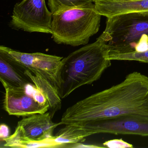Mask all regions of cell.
Wrapping results in <instances>:
<instances>
[{
  "label": "cell",
  "mask_w": 148,
  "mask_h": 148,
  "mask_svg": "<svg viewBox=\"0 0 148 148\" xmlns=\"http://www.w3.org/2000/svg\"><path fill=\"white\" fill-rule=\"evenodd\" d=\"M130 114L148 116V77L138 72L129 73L119 84L68 107L61 122L80 125Z\"/></svg>",
  "instance_id": "cell-1"
},
{
  "label": "cell",
  "mask_w": 148,
  "mask_h": 148,
  "mask_svg": "<svg viewBox=\"0 0 148 148\" xmlns=\"http://www.w3.org/2000/svg\"><path fill=\"white\" fill-rule=\"evenodd\" d=\"M109 47L99 36L94 43L71 53L62 60L59 95L65 98L79 87L98 80L111 66Z\"/></svg>",
  "instance_id": "cell-2"
},
{
  "label": "cell",
  "mask_w": 148,
  "mask_h": 148,
  "mask_svg": "<svg viewBox=\"0 0 148 148\" xmlns=\"http://www.w3.org/2000/svg\"><path fill=\"white\" fill-rule=\"evenodd\" d=\"M100 37L108 46L109 54L145 51L148 49V12L128 13L107 18Z\"/></svg>",
  "instance_id": "cell-3"
},
{
  "label": "cell",
  "mask_w": 148,
  "mask_h": 148,
  "mask_svg": "<svg viewBox=\"0 0 148 148\" xmlns=\"http://www.w3.org/2000/svg\"><path fill=\"white\" fill-rule=\"evenodd\" d=\"M101 16L96 12L94 3L53 14V40L74 47L87 45L98 32Z\"/></svg>",
  "instance_id": "cell-4"
},
{
  "label": "cell",
  "mask_w": 148,
  "mask_h": 148,
  "mask_svg": "<svg viewBox=\"0 0 148 148\" xmlns=\"http://www.w3.org/2000/svg\"><path fill=\"white\" fill-rule=\"evenodd\" d=\"M0 54L21 70L27 69L40 74L54 86L59 94L61 87L60 73L64 58L41 53L21 52L4 46H0Z\"/></svg>",
  "instance_id": "cell-5"
},
{
  "label": "cell",
  "mask_w": 148,
  "mask_h": 148,
  "mask_svg": "<svg viewBox=\"0 0 148 148\" xmlns=\"http://www.w3.org/2000/svg\"><path fill=\"white\" fill-rule=\"evenodd\" d=\"M52 18L45 0H23L14 6L10 25L17 30L51 34Z\"/></svg>",
  "instance_id": "cell-6"
},
{
  "label": "cell",
  "mask_w": 148,
  "mask_h": 148,
  "mask_svg": "<svg viewBox=\"0 0 148 148\" xmlns=\"http://www.w3.org/2000/svg\"><path fill=\"white\" fill-rule=\"evenodd\" d=\"M5 89L4 107L10 115L28 116L47 112L50 106L44 94L34 86L32 93L25 88H16L1 80Z\"/></svg>",
  "instance_id": "cell-7"
},
{
  "label": "cell",
  "mask_w": 148,
  "mask_h": 148,
  "mask_svg": "<svg viewBox=\"0 0 148 148\" xmlns=\"http://www.w3.org/2000/svg\"><path fill=\"white\" fill-rule=\"evenodd\" d=\"M91 135L98 133L148 136V116L125 114L86 122L80 125Z\"/></svg>",
  "instance_id": "cell-8"
},
{
  "label": "cell",
  "mask_w": 148,
  "mask_h": 148,
  "mask_svg": "<svg viewBox=\"0 0 148 148\" xmlns=\"http://www.w3.org/2000/svg\"><path fill=\"white\" fill-rule=\"evenodd\" d=\"M50 112L38 113L24 118L18 123L25 135L36 141H44L54 138L53 132L61 122L54 123Z\"/></svg>",
  "instance_id": "cell-9"
},
{
  "label": "cell",
  "mask_w": 148,
  "mask_h": 148,
  "mask_svg": "<svg viewBox=\"0 0 148 148\" xmlns=\"http://www.w3.org/2000/svg\"><path fill=\"white\" fill-rule=\"evenodd\" d=\"M96 12L106 18L122 14L148 12V0H93Z\"/></svg>",
  "instance_id": "cell-10"
},
{
  "label": "cell",
  "mask_w": 148,
  "mask_h": 148,
  "mask_svg": "<svg viewBox=\"0 0 148 148\" xmlns=\"http://www.w3.org/2000/svg\"><path fill=\"white\" fill-rule=\"evenodd\" d=\"M22 71L35 87L44 94L50 106V112L53 117L55 113L61 109L62 105V99L58 91L47 79L38 73L27 69Z\"/></svg>",
  "instance_id": "cell-11"
},
{
  "label": "cell",
  "mask_w": 148,
  "mask_h": 148,
  "mask_svg": "<svg viewBox=\"0 0 148 148\" xmlns=\"http://www.w3.org/2000/svg\"><path fill=\"white\" fill-rule=\"evenodd\" d=\"M36 141L31 139L25 134L21 126L17 125L12 135L4 139V146L11 148H60V145L54 139Z\"/></svg>",
  "instance_id": "cell-12"
},
{
  "label": "cell",
  "mask_w": 148,
  "mask_h": 148,
  "mask_svg": "<svg viewBox=\"0 0 148 148\" xmlns=\"http://www.w3.org/2000/svg\"><path fill=\"white\" fill-rule=\"evenodd\" d=\"M0 80L16 88H25L32 84L22 70L1 54Z\"/></svg>",
  "instance_id": "cell-13"
},
{
  "label": "cell",
  "mask_w": 148,
  "mask_h": 148,
  "mask_svg": "<svg viewBox=\"0 0 148 148\" xmlns=\"http://www.w3.org/2000/svg\"><path fill=\"white\" fill-rule=\"evenodd\" d=\"M90 136V133L81 125L67 124L58 132L54 139L61 147H66V145L84 142Z\"/></svg>",
  "instance_id": "cell-14"
},
{
  "label": "cell",
  "mask_w": 148,
  "mask_h": 148,
  "mask_svg": "<svg viewBox=\"0 0 148 148\" xmlns=\"http://www.w3.org/2000/svg\"><path fill=\"white\" fill-rule=\"evenodd\" d=\"M93 3V0H48V5L53 14Z\"/></svg>",
  "instance_id": "cell-15"
},
{
  "label": "cell",
  "mask_w": 148,
  "mask_h": 148,
  "mask_svg": "<svg viewBox=\"0 0 148 148\" xmlns=\"http://www.w3.org/2000/svg\"><path fill=\"white\" fill-rule=\"evenodd\" d=\"M108 59L112 60L136 61L142 63H148V49L143 52H132L124 53L109 54Z\"/></svg>",
  "instance_id": "cell-16"
},
{
  "label": "cell",
  "mask_w": 148,
  "mask_h": 148,
  "mask_svg": "<svg viewBox=\"0 0 148 148\" xmlns=\"http://www.w3.org/2000/svg\"><path fill=\"white\" fill-rule=\"evenodd\" d=\"M103 145L108 148H132V145L129 143L122 139H113L106 141L103 144Z\"/></svg>",
  "instance_id": "cell-17"
},
{
  "label": "cell",
  "mask_w": 148,
  "mask_h": 148,
  "mask_svg": "<svg viewBox=\"0 0 148 148\" xmlns=\"http://www.w3.org/2000/svg\"><path fill=\"white\" fill-rule=\"evenodd\" d=\"M9 129L8 126L4 124H2L0 127V138L2 141L5 138L8 137L9 135Z\"/></svg>",
  "instance_id": "cell-18"
},
{
  "label": "cell",
  "mask_w": 148,
  "mask_h": 148,
  "mask_svg": "<svg viewBox=\"0 0 148 148\" xmlns=\"http://www.w3.org/2000/svg\"><path fill=\"white\" fill-rule=\"evenodd\" d=\"M109 1H129V0H109Z\"/></svg>",
  "instance_id": "cell-19"
}]
</instances>
